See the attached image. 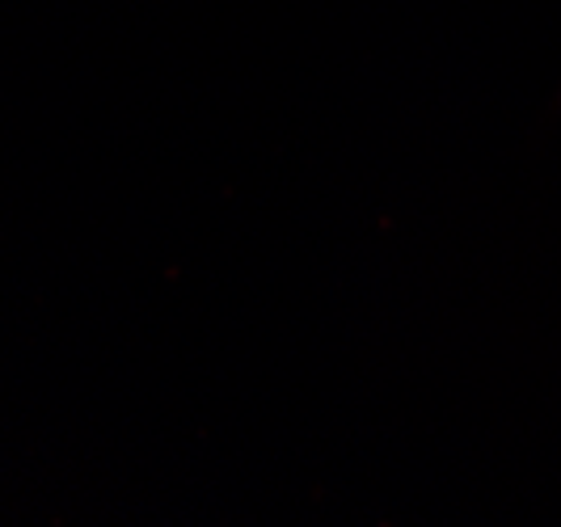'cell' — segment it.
Listing matches in <instances>:
<instances>
[]
</instances>
